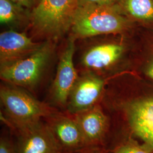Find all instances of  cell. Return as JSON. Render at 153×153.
Returning a JSON list of instances; mask_svg holds the SVG:
<instances>
[{"label": "cell", "mask_w": 153, "mask_h": 153, "mask_svg": "<svg viewBox=\"0 0 153 153\" xmlns=\"http://www.w3.org/2000/svg\"><path fill=\"white\" fill-rule=\"evenodd\" d=\"M13 2L27 9H33L38 4L40 0H11Z\"/></svg>", "instance_id": "18"}, {"label": "cell", "mask_w": 153, "mask_h": 153, "mask_svg": "<svg viewBox=\"0 0 153 153\" xmlns=\"http://www.w3.org/2000/svg\"><path fill=\"white\" fill-rule=\"evenodd\" d=\"M126 109L131 130L153 150V97L131 102Z\"/></svg>", "instance_id": "7"}, {"label": "cell", "mask_w": 153, "mask_h": 153, "mask_svg": "<svg viewBox=\"0 0 153 153\" xmlns=\"http://www.w3.org/2000/svg\"><path fill=\"white\" fill-rule=\"evenodd\" d=\"M78 7V0H40L30 18L40 33L58 37L71 27Z\"/></svg>", "instance_id": "2"}, {"label": "cell", "mask_w": 153, "mask_h": 153, "mask_svg": "<svg viewBox=\"0 0 153 153\" xmlns=\"http://www.w3.org/2000/svg\"><path fill=\"white\" fill-rule=\"evenodd\" d=\"M104 86V81L98 76L87 74L78 78L69 98L68 109L78 114L92 108Z\"/></svg>", "instance_id": "8"}, {"label": "cell", "mask_w": 153, "mask_h": 153, "mask_svg": "<svg viewBox=\"0 0 153 153\" xmlns=\"http://www.w3.org/2000/svg\"><path fill=\"white\" fill-rule=\"evenodd\" d=\"M145 74L149 78L153 79V57L149 60L148 65L145 68Z\"/></svg>", "instance_id": "19"}, {"label": "cell", "mask_w": 153, "mask_h": 153, "mask_svg": "<svg viewBox=\"0 0 153 153\" xmlns=\"http://www.w3.org/2000/svg\"><path fill=\"white\" fill-rule=\"evenodd\" d=\"M52 52V47L49 43L41 44L27 57L1 67V78L20 86L33 87L39 82Z\"/></svg>", "instance_id": "4"}, {"label": "cell", "mask_w": 153, "mask_h": 153, "mask_svg": "<svg viewBox=\"0 0 153 153\" xmlns=\"http://www.w3.org/2000/svg\"><path fill=\"white\" fill-rule=\"evenodd\" d=\"M75 120L79 126L85 143L95 142L104 134L107 119L97 107L76 114Z\"/></svg>", "instance_id": "10"}, {"label": "cell", "mask_w": 153, "mask_h": 153, "mask_svg": "<svg viewBox=\"0 0 153 153\" xmlns=\"http://www.w3.org/2000/svg\"><path fill=\"white\" fill-rule=\"evenodd\" d=\"M131 21L119 5L79 6L71 25L74 35L86 38L121 33L130 27Z\"/></svg>", "instance_id": "1"}, {"label": "cell", "mask_w": 153, "mask_h": 153, "mask_svg": "<svg viewBox=\"0 0 153 153\" xmlns=\"http://www.w3.org/2000/svg\"><path fill=\"white\" fill-rule=\"evenodd\" d=\"M0 153H16L11 142L5 138H1L0 141Z\"/></svg>", "instance_id": "17"}, {"label": "cell", "mask_w": 153, "mask_h": 153, "mask_svg": "<svg viewBox=\"0 0 153 153\" xmlns=\"http://www.w3.org/2000/svg\"><path fill=\"white\" fill-rule=\"evenodd\" d=\"M119 0H78L79 6L94 5H112L118 3Z\"/></svg>", "instance_id": "16"}, {"label": "cell", "mask_w": 153, "mask_h": 153, "mask_svg": "<svg viewBox=\"0 0 153 153\" xmlns=\"http://www.w3.org/2000/svg\"><path fill=\"white\" fill-rule=\"evenodd\" d=\"M123 52L124 47L120 44H100L86 52L82 58V63L89 69H103L118 60Z\"/></svg>", "instance_id": "11"}, {"label": "cell", "mask_w": 153, "mask_h": 153, "mask_svg": "<svg viewBox=\"0 0 153 153\" xmlns=\"http://www.w3.org/2000/svg\"><path fill=\"white\" fill-rule=\"evenodd\" d=\"M73 38L69 40L59 62L53 86L55 101L62 105L68 102L70 94L79 77L73 63L75 51Z\"/></svg>", "instance_id": "6"}, {"label": "cell", "mask_w": 153, "mask_h": 153, "mask_svg": "<svg viewBox=\"0 0 153 153\" xmlns=\"http://www.w3.org/2000/svg\"><path fill=\"white\" fill-rule=\"evenodd\" d=\"M0 98L7 114L18 128L36 123L51 114L47 106L19 88H1Z\"/></svg>", "instance_id": "3"}, {"label": "cell", "mask_w": 153, "mask_h": 153, "mask_svg": "<svg viewBox=\"0 0 153 153\" xmlns=\"http://www.w3.org/2000/svg\"><path fill=\"white\" fill-rule=\"evenodd\" d=\"M51 128L58 142L66 148H76L85 143L79 126L75 120L61 117L56 120Z\"/></svg>", "instance_id": "12"}, {"label": "cell", "mask_w": 153, "mask_h": 153, "mask_svg": "<svg viewBox=\"0 0 153 153\" xmlns=\"http://www.w3.org/2000/svg\"><path fill=\"white\" fill-rule=\"evenodd\" d=\"M115 153H151L145 148L140 146L128 144L117 148Z\"/></svg>", "instance_id": "15"}, {"label": "cell", "mask_w": 153, "mask_h": 153, "mask_svg": "<svg viewBox=\"0 0 153 153\" xmlns=\"http://www.w3.org/2000/svg\"><path fill=\"white\" fill-rule=\"evenodd\" d=\"M27 10L11 0H0L1 23L6 25L16 24L27 16Z\"/></svg>", "instance_id": "14"}, {"label": "cell", "mask_w": 153, "mask_h": 153, "mask_svg": "<svg viewBox=\"0 0 153 153\" xmlns=\"http://www.w3.org/2000/svg\"><path fill=\"white\" fill-rule=\"evenodd\" d=\"M40 45L25 33L10 30L0 34L1 67L9 65L32 54Z\"/></svg>", "instance_id": "9"}, {"label": "cell", "mask_w": 153, "mask_h": 153, "mask_svg": "<svg viewBox=\"0 0 153 153\" xmlns=\"http://www.w3.org/2000/svg\"><path fill=\"white\" fill-rule=\"evenodd\" d=\"M117 4L132 21L153 25V0H119Z\"/></svg>", "instance_id": "13"}, {"label": "cell", "mask_w": 153, "mask_h": 153, "mask_svg": "<svg viewBox=\"0 0 153 153\" xmlns=\"http://www.w3.org/2000/svg\"><path fill=\"white\" fill-rule=\"evenodd\" d=\"M22 137L18 153H58L59 142L51 127L39 121L19 128Z\"/></svg>", "instance_id": "5"}]
</instances>
